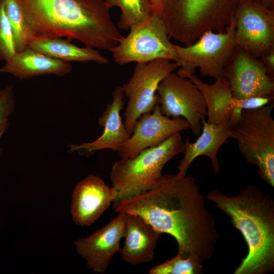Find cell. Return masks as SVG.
I'll list each match as a JSON object with an SVG mask.
<instances>
[{
    "label": "cell",
    "mask_w": 274,
    "mask_h": 274,
    "mask_svg": "<svg viewBox=\"0 0 274 274\" xmlns=\"http://www.w3.org/2000/svg\"><path fill=\"white\" fill-rule=\"evenodd\" d=\"M6 14L11 24L16 52L28 47L31 39L19 0H4Z\"/></svg>",
    "instance_id": "23"
},
{
    "label": "cell",
    "mask_w": 274,
    "mask_h": 274,
    "mask_svg": "<svg viewBox=\"0 0 274 274\" xmlns=\"http://www.w3.org/2000/svg\"><path fill=\"white\" fill-rule=\"evenodd\" d=\"M125 215L124 243L120 252L122 259L132 265L152 261L162 233L141 216Z\"/></svg>",
    "instance_id": "18"
},
{
    "label": "cell",
    "mask_w": 274,
    "mask_h": 274,
    "mask_svg": "<svg viewBox=\"0 0 274 274\" xmlns=\"http://www.w3.org/2000/svg\"><path fill=\"white\" fill-rule=\"evenodd\" d=\"M150 274H201L202 263L192 256L177 255L149 270Z\"/></svg>",
    "instance_id": "24"
},
{
    "label": "cell",
    "mask_w": 274,
    "mask_h": 274,
    "mask_svg": "<svg viewBox=\"0 0 274 274\" xmlns=\"http://www.w3.org/2000/svg\"><path fill=\"white\" fill-rule=\"evenodd\" d=\"M110 51L115 61L123 65L132 62L147 63L159 59L175 61L174 44L161 15L153 13L146 21L132 26Z\"/></svg>",
    "instance_id": "8"
},
{
    "label": "cell",
    "mask_w": 274,
    "mask_h": 274,
    "mask_svg": "<svg viewBox=\"0 0 274 274\" xmlns=\"http://www.w3.org/2000/svg\"><path fill=\"white\" fill-rule=\"evenodd\" d=\"M202 128L200 135L194 142L188 137L184 142V154L178 167L177 174L179 177L187 175V170L192 162L202 155L208 157L214 172L218 174L221 167L217 154L221 146L228 139L233 138V129L230 120L219 124L210 123L204 119L201 121Z\"/></svg>",
    "instance_id": "17"
},
{
    "label": "cell",
    "mask_w": 274,
    "mask_h": 274,
    "mask_svg": "<svg viewBox=\"0 0 274 274\" xmlns=\"http://www.w3.org/2000/svg\"><path fill=\"white\" fill-rule=\"evenodd\" d=\"M184 150V142L180 133H177L160 144L145 149L132 157L116 161L110 172L112 186L117 193L115 201L149 189L163 175L165 165Z\"/></svg>",
    "instance_id": "5"
},
{
    "label": "cell",
    "mask_w": 274,
    "mask_h": 274,
    "mask_svg": "<svg viewBox=\"0 0 274 274\" xmlns=\"http://www.w3.org/2000/svg\"><path fill=\"white\" fill-rule=\"evenodd\" d=\"M264 6L271 10H274V0H258Z\"/></svg>",
    "instance_id": "29"
},
{
    "label": "cell",
    "mask_w": 274,
    "mask_h": 274,
    "mask_svg": "<svg viewBox=\"0 0 274 274\" xmlns=\"http://www.w3.org/2000/svg\"><path fill=\"white\" fill-rule=\"evenodd\" d=\"M224 76L236 99L251 97L273 98V77L260 58L236 46Z\"/></svg>",
    "instance_id": "12"
},
{
    "label": "cell",
    "mask_w": 274,
    "mask_h": 274,
    "mask_svg": "<svg viewBox=\"0 0 274 274\" xmlns=\"http://www.w3.org/2000/svg\"><path fill=\"white\" fill-rule=\"evenodd\" d=\"M124 93L120 86L112 92V101L98 119V124L104 127L102 134L95 140L80 145L70 144V152L77 151L82 156H89L96 152L110 149L118 152L130 136L121 116L124 108Z\"/></svg>",
    "instance_id": "16"
},
{
    "label": "cell",
    "mask_w": 274,
    "mask_h": 274,
    "mask_svg": "<svg viewBox=\"0 0 274 274\" xmlns=\"http://www.w3.org/2000/svg\"><path fill=\"white\" fill-rule=\"evenodd\" d=\"M153 13L160 14L163 0H150Z\"/></svg>",
    "instance_id": "28"
},
{
    "label": "cell",
    "mask_w": 274,
    "mask_h": 274,
    "mask_svg": "<svg viewBox=\"0 0 274 274\" xmlns=\"http://www.w3.org/2000/svg\"><path fill=\"white\" fill-rule=\"evenodd\" d=\"M239 1L163 0L160 15L169 37L188 46L207 31H224Z\"/></svg>",
    "instance_id": "4"
},
{
    "label": "cell",
    "mask_w": 274,
    "mask_h": 274,
    "mask_svg": "<svg viewBox=\"0 0 274 274\" xmlns=\"http://www.w3.org/2000/svg\"><path fill=\"white\" fill-rule=\"evenodd\" d=\"M16 52L13 31L6 14L4 0H0V60L6 61Z\"/></svg>",
    "instance_id": "25"
},
{
    "label": "cell",
    "mask_w": 274,
    "mask_h": 274,
    "mask_svg": "<svg viewBox=\"0 0 274 274\" xmlns=\"http://www.w3.org/2000/svg\"><path fill=\"white\" fill-rule=\"evenodd\" d=\"M233 20L236 46L259 58L274 47V10L258 0H240Z\"/></svg>",
    "instance_id": "11"
},
{
    "label": "cell",
    "mask_w": 274,
    "mask_h": 274,
    "mask_svg": "<svg viewBox=\"0 0 274 274\" xmlns=\"http://www.w3.org/2000/svg\"><path fill=\"white\" fill-rule=\"evenodd\" d=\"M266 68L269 74L272 77L274 76V47L264 53L260 58Z\"/></svg>",
    "instance_id": "27"
},
{
    "label": "cell",
    "mask_w": 274,
    "mask_h": 274,
    "mask_svg": "<svg viewBox=\"0 0 274 274\" xmlns=\"http://www.w3.org/2000/svg\"><path fill=\"white\" fill-rule=\"evenodd\" d=\"M157 92L158 104L164 115L185 119L194 135L200 133L207 107L202 94L190 79L170 73L161 81Z\"/></svg>",
    "instance_id": "10"
},
{
    "label": "cell",
    "mask_w": 274,
    "mask_h": 274,
    "mask_svg": "<svg viewBox=\"0 0 274 274\" xmlns=\"http://www.w3.org/2000/svg\"><path fill=\"white\" fill-rule=\"evenodd\" d=\"M125 220V214L118 213L89 236L75 242L77 252L86 261L87 268L94 273L106 272L115 254L120 252Z\"/></svg>",
    "instance_id": "14"
},
{
    "label": "cell",
    "mask_w": 274,
    "mask_h": 274,
    "mask_svg": "<svg viewBox=\"0 0 274 274\" xmlns=\"http://www.w3.org/2000/svg\"><path fill=\"white\" fill-rule=\"evenodd\" d=\"M206 198L230 218L247 244L248 251L234 274H266L274 270V201L255 186L235 195L211 191Z\"/></svg>",
    "instance_id": "3"
},
{
    "label": "cell",
    "mask_w": 274,
    "mask_h": 274,
    "mask_svg": "<svg viewBox=\"0 0 274 274\" xmlns=\"http://www.w3.org/2000/svg\"><path fill=\"white\" fill-rule=\"evenodd\" d=\"M180 76V75H179ZM190 79L202 94L207 107V120L210 123L219 124L239 117L238 101L234 98L229 82L224 76L209 84L204 83L195 74L180 76Z\"/></svg>",
    "instance_id": "19"
},
{
    "label": "cell",
    "mask_w": 274,
    "mask_h": 274,
    "mask_svg": "<svg viewBox=\"0 0 274 274\" xmlns=\"http://www.w3.org/2000/svg\"><path fill=\"white\" fill-rule=\"evenodd\" d=\"M234 20L223 32L209 31L188 46L174 44L180 76L195 74L199 69L204 77L215 79L224 76L236 46Z\"/></svg>",
    "instance_id": "7"
},
{
    "label": "cell",
    "mask_w": 274,
    "mask_h": 274,
    "mask_svg": "<svg viewBox=\"0 0 274 274\" xmlns=\"http://www.w3.org/2000/svg\"><path fill=\"white\" fill-rule=\"evenodd\" d=\"M115 188L99 177L90 175L78 183L72 195L71 214L76 225L89 226L114 202Z\"/></svg>",
    "instance_id": "15"
},
{
    "label": "cell",
    "mask_w": 274,
    "mask_h": 274,
    "mask_svg": "<svg viewBox=\"0 0 274 274\" xmlns=\"http://www.w3.org/2000/svg\"><path fill=\"white\" fill-rule=\"evenodd\" d=\"M28 47L67 62L92 61L105 64L109 62L96 49L86 46L80 47L71 43L70 40L61 38L35 39L30 43Z\"/></svg>",
    "instance_id": "21"
},
{
    "label": "cell",
    "mask_w": 274,
    "mask_h": 274,
    "mask_svg": "<svg viewBox=\"0 0 274 274\" xmlns=\"http://www.w3.org/2000/svg\"><path fill=\"white\" fill-rule=\"evenodd\" d=\"M113 207L117 213L139 215L162 234L173 236L178 255L201 263L213 255L218 238L215 221L192 176L163 175L146 191L115 201Z\"/></svg>",
    "instance_id": "1"
},
{
    "label": "cell",
    "mask_w": 274,
    "mask_h": 274,
    "mask_svg": "<svg viewBox=\"0 0 274 274\" xmlns=\"http://www.w3.org/2000/svg\"><path fill=\"white\" fill-rule=\"evenodd\" d=\"M179 67L177 62L167 59L136 63L132 76L121 86L128 98L123 122L130 134L138 118L158 104L156 93L161 81Z\"/></svg>",
    "instance_id": "9"
},
{
    "label": "cell",
    "mask_w": 274,
    "mask_h": 274,
    "mask_svg": "<svg viewBox=\"0 0 274 274\" xmlns=\"http://www.w3.org/2000/svg\"><path fill=\"white\" fill-rule=\"evenodd\" d=\"M14 107V91L12 85L0 89V140L7 130L9 122V117ZM2 150L0 147V157Z\"/></svg>",
    "instance_id": "26"
},
{
    "label": "cell",
    "mask_w": 274,
    "mask_h": 274,
    "mask_svg": "<svg viewBox=\"0 0 274 274\" xmlns=\"http://www.w3.org/2000/svg\"><path fill=\"white\" fill-rule=\"evenodd\" d=\"M273 104L243 110L232 126L233 139L249 163L258 167L261 179L274 187Z\"/></svg>",
    "instance_id": "6"
},
{
    "label": "cell",
    "mask_w": 274,
    "mask_h": 274,
    "mask_svg": "<svg viewBox=\"0 0 274 274\" xmlns=\"http://www.w3.org/2000/svg\"><path fill=\"white\" fill-rule=\"evenodd\" d=\"M19 1L31 42L67 37L110 51L123 37L105 0Z\"/></svg>",
    "instance_id": "2"
},
{
    "label": "cell",
    "mask_w": 274,
    "mask_h": 274,
    "mask_svg": "<svg viewBox=\"0 0 274 274\" xmlns=\"http://www.w3.org/2000/svg\"><path fill=\"white\" fill-rule=\"evenodd\" d=\"M72 70V66L70 63L50 57L29 47L16 52L5 61L0 69L2 73L11 74L21 80L48 75L63 76Z\"/></svg>",
    "instance_id": "20"
},
{
    "label": "cell",
    "mask_w": 274,
    "mask_h": 274,
    "mask_svg": "<svg viewBox=\"0 0 274 274\" xmlns=\"http://www.w3.org/2000/svg\"><path fill=\"white\" fill-rule=\"evenodd\" d=\"M189 129V123L181 117L164 115L157 104L151 112L141 115L132 133L118 151L121 158L132 157L141 151L157 146L173 135Z\"/></svg>",
    "instance_id": "13"
},
{
    "label": "cell",
    "mask_w": 274,
    "mask_h": 274,
    "mask_svg": "<svg viewBox=\"0 0 274 274\" xmlns=\"http://www.w3.org/2000/svg\"><path fill=\"white\" fill-rule=\"evenodd\" d=\"M110 9L118 7L121 15L118 26L127 30L146 21L153 14L150 0H105Z\"/></svg>",
    "instance_id": "22"
}]
</instances>
